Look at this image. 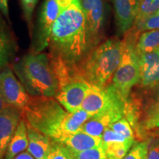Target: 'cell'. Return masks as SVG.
Segmentation results:
<instances>
[{
	"label": "cell",
	"instance_id": "cb8c5ba5",
	"mask_svg": "<svg viewBox=\"0 0 159 159\" xmlns=\"http://www.w3.org/2000/svg\"><path fill=\"white\" fill-rule=\"evenodd\" d=\"M46 159H73V157L69 149L53 140L52 147Z\"/></svg>",
	"mask_w": 159,
	"mask_h": 159
},
{
	"label": "cell",
	"instance_id": "d6a6232c",
	"mask_svg": "<svg viewBox=\"0 0 159 159\" xmlns=\"http://www.w3.org/2000/svg\"><path fill=\"white\" fill-rule=\"evenodd\" d=\"M150 90L151 92L150 103L159 101V83L156 85H155L153 88L151 89Z\"/></svg>",
	"mask_w": 159,
	"mask_h": 159
},
{
	"label": "cell",
	"instance_id": "ac0fdd59",
	"mask_svg": "<svg viewBox=\"0 0 159 159\" xmlns=\"http://www.w3.org/2000/svg\"><path fill=\"white\" fill-rule=\"evenodd\" d=\"M28 144L27 124L25 119L21 118L14 136L7 147L4 159H13L16 156L28 148Z\"/></svg>",
	"mask_w": 159,
	"mask_h": 159
},
{
	"label": "cell",
	"instance_id": "d4e9b609",
	"mask_svg": "<svg viewBox=\"0 0 159 159\" xmlns=\"http://www.w3.org/2000/svg\"><path fill=\"white\" fill-rule=\"evenodd\" d=\"M39 0H21V7H22L23 14L26 22L27 24V27L30 32V34L32 35L33 30V12L36 7Z\"/></svg>",
	"mask_w": 159,
	"mask_h": 159
},
{
	"label": "cell",
	"instance_id": "8d00e7d4",
	"mask_svg": "<svg viewBox=\"0 0 159 159\" xmlns=\"http://www.w3.org/2000/svg\"><path fill=\"white\" fill-rule=\"evenodd\" d=\"M158 51H159V47H158Z\"/></svg>",
	"mask_w": 159,
	"mask_h": 159
},
{
	"label": "cell",
	"instance_id": "4316f807",
	"mask_svg": "<svg viewBox=\"0 0 159 159\" xmlns=\"http://www.w3.org/2000/svg\"><path fill=\"white\" fill-rule=\"evenodd\" d=\"M154 30H159V10L145 20L139 27L138 32L141 33L144 31Z\"/></svg>",
	"mask_w": 159,
	"mask_h": 159
},
{
	"label": "cell",
	"instance_id": "d590c367",
	"mask_svg": "<svg viewBox=\"0 0 159 159\" xmlns=\"http://www.w3.org/2000/svg\"><path fill=\"white\" fill-rule=\"evenodd\" d=\"M156 134L157 135V136H159V129L156 131Z\"/></svg>",
	"mask_w": 159,
	"mask_h": 159
},
{
	"label": "cell",
	"instance_id": "ffe728a7",
	"mask_svg": "<svg viewBox=\"0 0 159 159\" xmlns=\"http://www.w3.org/2000/svg\"><path fill=\"white\" fill-rule=\"evenodd\" d=\"M158 10L159 0H141L139 1L138 12H137L133 29L138 32L139 27L145 20Z\"/></svg>",
	"mask_w": 159,
	"mask_h": 159
},
{
	"label": "cell",
	"instance_id": "9a60e30c",
	"mask_svg": "<svg viewBox=\"0 0 159 159\" xmlns=\"http://www.w3.org/2000/svg\"><path fill=\"white\" fill-rule=\"evenodd\" d=\"M17 47L14 35L0 16V71L9 66L16 54Z\"/></svg>",
	"mask_w": 159,
	"mask_h": 159
},
{
	"label": "cell",
	"instance_id": "30bf717a",
	"mask_svg": "<svg viewBox=\"0 0 159 159\" xmlns=\"http://www.w3.org/2000/svg\"><path fill=\"white\" fill-rule=\"evenodd\" d=\"M89 83L75 79L60 87L55 98L69 113L81 109L83 99L89 88Z\"/></svg>",
	"mask_w": 159,
	"mask_h": 159
},
{
	"label": "cell",
	"instance_id": "2e32d148",
	"mask_svg": "<svg viewBox=\"0 0 159 159\" xmlns=\"http://www.w3.org/2000/svg\"><path fill=\"white\" fill-rule=\"evenodd\" d=\"M27 124V123H26ZM28 135V152L35 159H46L50 152L53 139L27 124Z\"/></svg>",
	"mask_w": 159,
	"mask_h": 159
},
{
	"label": "cell",
	"instance_id": "4fadbf2b",
	"mask_svg": "<svg viewBox=\"0 0 159 159\" xmlns=\"http://www.w3.org/2000/svg\"><path fill=\"white\" fill-rule=\"evenodd\" d=\"M139 63V83L145 89H151L159 83L158 49L138 55Z\"/></svg>",
	"mask_w": 159,
	"mask_h": 159
},
{
	"label": "cell",
	"instance_id": "7a4b0ae2",
	"mask_svg": "<svg viewBox=\"0 0 159 159\" xmlns=\"http://www.w3.org/2000/svg\"><path fill=\"white\" fill-rule=\"evenodd\" d=\"M26 123L54 141L76 134L92 115L80 109L69 113L55 97H32L21 111Z\"/></svg>",
	"mask_w": 159,
	"mask_h": 159
},
{
	"label": "cell",
	"instance_id": "44dd1931",
	"mask_svg": "<svg viewBox=\"0 0 159 159\" xmlns=\"http://www.w3.org/2000/svg\"><path fill=\"white\" fill-rule=\"evenodd\" d=\"M134 144L135 140L132 139L125 142L103 143V147L108 159H123Z\"/></svg>",
	"mask_w": 159,
	"mask_h": 159
},
{
	"label": "cell",
	"instance_id": "d6986e66",
	"mask_svg": "<svg viewBox=\"0 0 159 159\" xmlns=\"http://www.w3.org/2000/svg\"><path fill=\"white\" fill-rule=\"evenodd\" d=\"M159 47V30H148L140 33L137 39L136 50L137 54L150 52Z\"/></svg>",
	"mask_w": 159,
	"mask_h": 159
},
{
	"label": "cell",
	"instance_id": "5b68a950",
	"mask_svg": "<svg viewBox=\"0 0 159 159\" xmlns=\"http://www.w3.org/2000/svg\"><path fill=\"white\" fill-rule=\"evenodd\" d=\"M140 33L131 29L125 35L124 49L121 61L111 80V84L125 100H128L132 89L139 82V57L136 50Z\"/></svg>",
	"mask_w": 159,
	"mask_h": 159
},
{
	"label": "cell",
	"instance_id": "52a82bcc",
	"mask_svg": "<svg viewBox=\"0 0 159 159\" xmlns=\"http://www.w3.org/2000/svg\"><path fill=\"white\" fill-rule=\"evenodd\" d=\"M93 49L104 41L108 7L106 0H80Z\"/></svg>",
	"mask_w": 159,
	"mask_h": 159
},
{
	"label": "cell",
	"instance_id": "4dcf8cb0",
	"mask_svg": "<svg viewBox=\"0 0 159 159\" xmlns=\"http://www.w3.org/2000/svg\"><path fill=\"white\" fill-rule=\"evenodd\" d=\"M159 114V101L149 103L146 112V119Z\"/></svg>",
	"mask_w": 159,
	"mask_h": 159
},
{
	"label": "cell",
	"instance_id": "74e56055",
	"mask_svg": "<svg viewBox=\"0 0 159 159\" xmlns=\"http://www.w3.org/2000/svg\"><path fill=\"white\" fill-rule=\"evenodd\" d=\"M139 1H141V0H139Z\"/></svg>",
	"mask_w": 159,
	"mask_h": 159
},
{
	"label": "cell",
	"instance_id": "8992f818",
	"mask_svg": "<svg viewBox=\"0 0 159 159\" xmlns=\"http://www.w3.org/2000/svg\"><path fill=\"white\" fill-rule=\"evenodd\" d=\"M73 0H45L40 10L33 33L31 52H42L48 47L52 27L62 12Z\"/></svg>",
	"mask_w": 159,
	"mask_h": 159
},
{
	"label": "cell",
	"instance_id": "3957f363",
	"mask_svg": "<svg viewBox=\"0 0 159 159\" xmlns=\"http://www.w3.org/2000/svg\"><path fill=\"white\" fill-rule=\"evenodd\" d=\"M12 69L30 96H56L60 85L49 54L31 52L16 61Z\"/></svg>",
	"mask_w": 159,
	"mask_h": 159
},
{
	"label": "cell",
	"instance_id": "ba28073f",
	"mask_svg": "<svg viewBox=\"0 0 159 159\" xmlns=\"http://www.w3.org/2000/svg\"><path fill=\"white\" fill-rule=\"evenodd\" d=\"M128 101L120 96L111 83L105 87L90 85L81 109L93 116L114 109L126 108Z\"/></svg>",
	"mask_w": 159,
	"mask_h": 159
},
{
	"label": "cell",
	"instance_id": "8fae6325",
	"mask_svg": "<svg viewBox=\"0 0 159 159\" xmlns=\"http://www.w3.org/2000/svg\"><path fill=\"white\" fill-rule=\"evenodd\" d=\"M114 7L117 37L125 35L134 27L139 0H111Z\"/></svg>",
	"mask_w": 159,
	"mask_h": 159
},
{
	"label": "cell",
	"instance_id": "484cf974",
	"mask_svg": "<svg viewBox=\"0 0 159 159\" xmlns=\"http://www.w3.org/2000/svg\"><path fill=\"white\" fill-rule=\"evenodd\" d=\"M108 128H110L111 130L115 131V132L124 136L125 138L134 139V132L131 128L130 123L126 119L122 118L119 119L117 122L111 125Z\"/></svg>",
	"mask_w": 159,
	"mask_h": 159
},
{
	"label": "cell",
	"instance_id": "277c9868",
	"mask_svg": "<svg viewBox=\"0 0 159 159\" xmlns=\"http://www.w3.org/2000/svg\"><path fill=\"white\" fill-rule=\"evenodd\" d=\"M124 41L118 37L102 41L91 51L80 67L77 78L91 85L105 87L118 68L122 58Z\"/></svg>",
	"mask_w": 159,
	"mask_h": 159
},
{
	"label": "cell",
	"instance_id": "5bb4252c",
	"mask_svg": "<svg viewBox=\"0 0 159 159\" xmlns=\"http://www.w3.org/2000/svg\"><path fill=\"white\" fill-rule=\"evenodd\" d=\"M126 108L114 109L93 115L83 125L80 131L93 136L102 137L105 129L123 118Z\"/></svg>",
	"mask_w": 159,
	"mask_h": 159
},
{
	"label": "cell",
	"instance_id": "6da1fadb",
	"mask_svg": "<svg viewBox=\"0 0 159 159\" xmlns=\"http://www.w3.org/2000/svg\"><path fill=\"white\" fill-rule=\"evenodd\" d=\"M48 47L60 87L78 79L80 67L93 49L80 0H73L57 18L52 30Z\"/></svg>",
	"mask_w": 159,
	"mask_h": 159
},
{
	"label": "cell",
	"instance_id": "9c48e42d",
	"mask_svg": "<svg viewBox=\"0 0 159 159\" xmlns=\"http://www.w3.org/2000/svg\"><path fill=\"white\" fill-rule=\"evenodd\" d=\"M0 93L6 104L20 111L25 108L30 99V95L10 66L0 71Z\"/></svg>",
	"mask_w": 159,
	"mask_h": 159
},
{
	"label": "cell",
	"instance_id": "e0dca14e",
	"mask_svg": "<svg viewBox=\"0 0 159 159\" xmlns=\"http://www.w3.org/2000/svg\"><path fill=\"white\" fill-rule=\"evenodd\" d=\"M55 142L61 143L74 152H81L103 145L102 137L91 136L82 131L71 134Z\"/></svg>",
	"mask_w": 159,
	"mask_h": 159
},
{
	"label": "cell",
	"instance_id": "836d02e7",
	"mask_svg": "<svg viewBox=\"0 0 159 159\" xmlns=\"http://www.w3.org/2000/svg\"><path fill=\"white\" fill-rule=\"evenodd\" d=\"M13 159H35V158L29 152L25 151L16 156Z\"/></svg>",
	"mask_w": 159,
	"mask_h": 159
},
{
	"label": "cell",
	"instance_id": "f546056e",
	"mask_svg": "<svg viewBox=\"0 0 159 159\" xmlns=\"http://www.w3.org/2000/svg\"><path fill=\"white\" fill-rule=\"evenodd\" d=\"M144 125L145 128L148 130H153V129L157 128L159 129V114L145 119Z\"/></svg>",
	"mask_w": 159,
	"mask_h": 159
},
{
	"label": "cell",
	"instance_id": "1f68e13d",
	"mask_svg": "<svg viewBox=\"0 0 159 159\" xmlns=\"http://www.w3.org/2000/svg\"><path fill=\"white\" fill-rule=\"evenodd\" d=\"M0 12L7 21H10L8 0H0Z\"/></svg>",
	"mask_w": 159,
	"mask_h": 159
},
{
	"label": "cell",
	"instance_id": "7402d4cb",
	"mask_svg": "<svg viewBox=\"0 0 159 159\" xmlns=\"http://www.w3.org/2000/svg\"><path fill=\"white\" fill-rule=\"evenodd\" d=\"M71 152L73 159H108L103 145L81 152H74L71 150Z\"/></svg>",
	"mask_w": 159,
	"mask_h": 159
},
{
	"label": "cell",
	"instance_id": "f1b7e54d",
	"mask_svg": "<svg viewBox=\"0 0 159 159\" xmlns=\"http://www.w3.org/2000/svg\"><path fill=\"white\" fill-rule=\"evenodd\" d=\"M147 159H159V138L151 139L149 141Z\"/></svg>",
	"mask_w": 159,
	"mask_h": 159
},
{
	"label": "cell",
	"instance_id": "83f0119b",
	"mask_svg": "<svg viewBox=\"0 0 159 159\" xmlns=\"http://www.w3.org/2000/svg\"><path fill=\"white\" fill-rule=\"evenodd\" d=\"M102 139L103 143H105V144L113 142H125L129 140H132L131 139L125 138L124 136L115 132V131L111 130L110 128L105 129L102 134Z\"/></svg>",
	"mask_w": 159,
	"mask_h": 159
},
{
	"label": "cell",
	"instance_id": "e575fe53",
	"mask_svg": "<svg viewBox=\"0 0 159 159\" xmlns=\"http://www.w3.org/2000/svg\"><path fill=\"white\" fill-rule=\"evenodd\" d=\"M7 106V105L5 103V100H4L2 97L1 93H0V112H1L4 108H5Z\"/></svg>",
	"mask_w": 159,
	"mask_h": 159
},
{
	"label": "cell",
	"instance_id": "603a6c76",
	"mask_svg": "<svg viewBox=\"0 0 159 159\" xmlns=\"http://www.w3.org/2000/svg\"><path fill=\"white\" fill-rule=\"evenodd\" d=\"M149 141L135 143L123 159H147Z\"/></svg>",
	"mask_w": 159,
	"mask_h": 159
},
{
	"label": "cell",
	"instance_id": "7c38bea8",
	"mask_svg": "<svg viewBox=\"0 0 159 159\" xmlns=\"http://www.w3.org/2000/svg\"><path fill=\"white\" fill-rule=\"evenodd\" d=\"M21 118V111L9 105L0 112V159H4Z\"/></svg>",
	"mask_w": 159,
	"mask_h": 159
}]
</instances>
